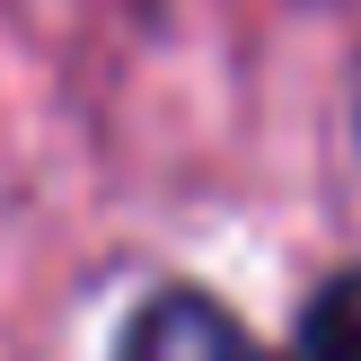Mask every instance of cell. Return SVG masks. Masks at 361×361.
<instances>
[{"label": "cell", "mask_w": 361, "mask_h": 361, "mask_svg": "<svg viewBox=\"0 0 361 361\" xmlns=\"http://www.w3.org/2000/svg\"><path fill=\"white\" fill-rule=\"evenodd\" d=\"M300 361H361V274H335L300 317Z\"/></svg>", "instance_id": "7a4b0ae2"}, {"label": "cell", "mask_w": 361, "mask_h": 361, "mask_svg": "<svg viewBox=\"0 0 361 361\" xmlns=\"http://www.w3.org/2000/svg\"><path fill=\"white\" fill-rule=\"evenodd\" d=\"M115 361H274L221 300L203 291H159L150 309L123 326V353Z\"/></svg>", "instance_id": "6da1fadb"}]
</instances>
